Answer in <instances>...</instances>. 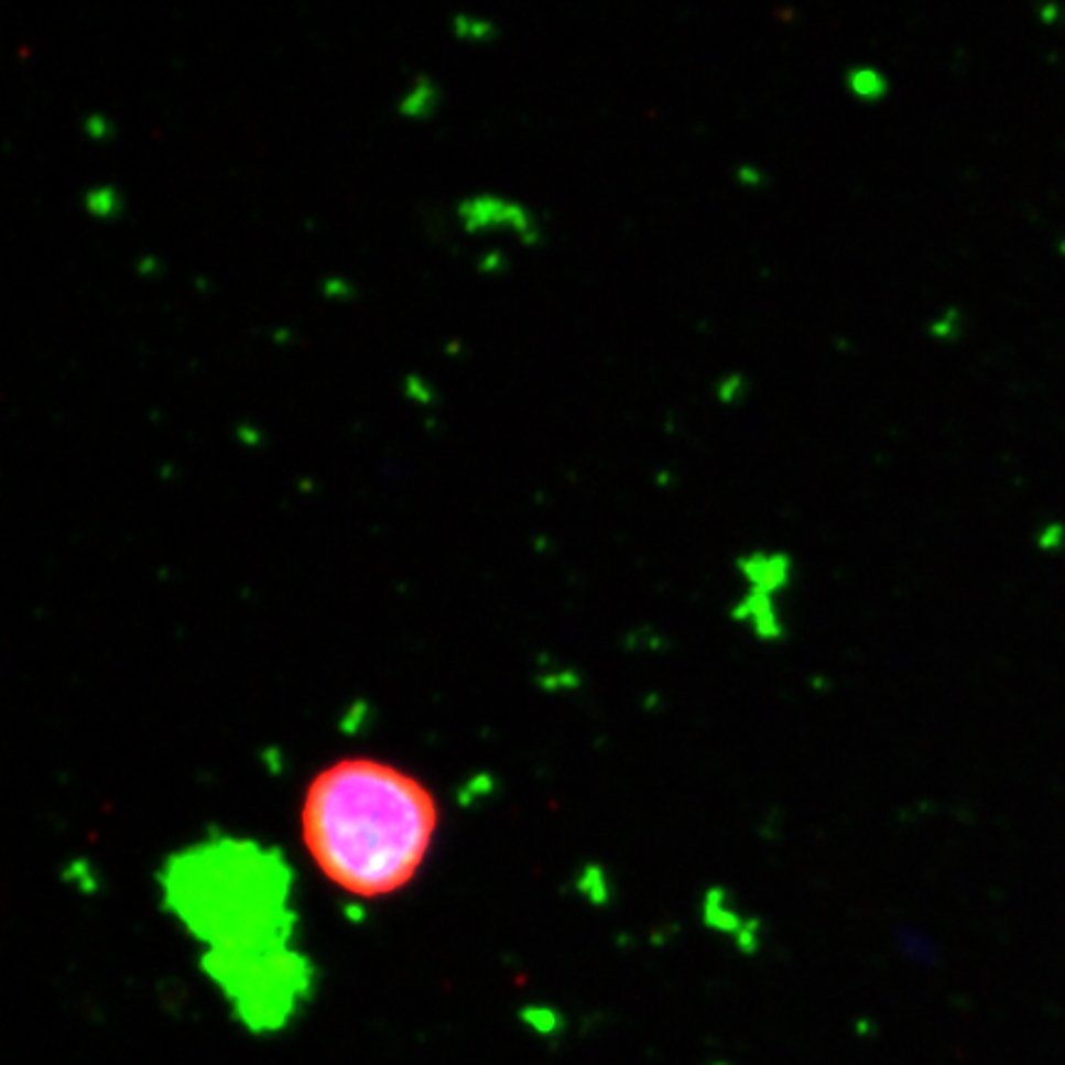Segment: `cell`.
I'll list each match as a JSON object with an SVG mask.
<instances>
[{"mask_svg": "<svg viewBox=\"0 0 1065 1065\" xmlns=\"http://www.w3.org/2000/svg\"><path fill=\"white\" fill-rule=\"evenodd\" d=\"M437 829L425 784L392 764L348 758L308 784L302 832L330 883L350 895L398 893L417 876Z\"/></svg>", "mask_w": 1065, "mask_h": 1065, "instance_id": "1", "label": "cell"}, {"mask_svg": "<svg viewBox=\"0 0 1065 1065\" xmlns=\"http://www.w3.org/2000/svg\"><path fill=\"white\" fill-rule=\"evenodd\" d=\"M457 217L464 232H511L525 247H535L543 240V225L529 205L506 198L499 193L467 195L457 203Z\"/></svg>", "mask_w": 1065, "mask_h": 1065, "instance_id": "2", "label": "cell"}, {"mask_svg": "<svg viewBox=\"0 0 1065 1065\" xmlns=\"http://www.w3.org/2000/svg\"><path fill=\"white\" fill-rule=\"evenodd\" d=\"M700 913L708 930L728 935L742 955H754L760 949V923L752 917H746L732 905V895L726 888H708L706 895H703Z\"/></svg>", "mask_w": 1065, "mask_h": 1065, "instance_id": "3", "label": "cell"}, {"mask_svg": "<svg viewBox=\"0 0 1065 1065\" xmlns=\"http://www.w3.org/2000/svg\"><path fill=\"white\" fill-rule=\"evenodd\" d=\"M736 567L748 589L780 595L792 583L794 561L784 551H748L736 557Z\"/></svg>", "mask_w": 1065, "mask_h": 1065, "instance_id": "4", "label": "cell"}, {"mask_svg": "<svg viewBox=\"0 0 1065 1065\" xmlns=\"http://www.w3.org/2000/svg\"><path fill=\"white\" fill-rule=\"evenodd\" d=\"M732 619L746 622L764 641H778L784 637V624L780 619L778 605H774V595L746 589L740 602L732 607Z\"/></svg>", "mask_w": 1065, "mask_h": 1065, "instance_id": "5", "label": "cell"}, {"mask_svg": "<svg viewBox=\"0 0 1065 1065\" xmlns=\"http://www.w3.org/2000/svg\"><path fill=\"white\" fill-rule=\"evenodd\" d=\"M844 87L856 101H861V105H881V101L891 97V89H893L891 77H888L881 67L866 65V62L846 69Z\"/></svg>", "mask_w": 1065, "mask_h": 1065, "instance_id": "6", "label": "cell"}, {"mask_svg": "<svg viewBox=\"0 0 1065 1065\" xmlns=\"http://www.w3.org/2000/svg\"><path fill=\"white\" fill-rule=\"evenodd\" d=\"M439 99H442V91L437 79L427 75V72H417V75L412 77L410 87L402 91V97L398 101V113L405 119H417V121L430 119L432 113L437 111Z\"/></svg>", "mask_w": 1065, "mask_h": 1065, "instance_id": "7", "label": "cell"}, {"mask_svg": "<svg viewBox=\"0 0 1065 1065\" xmlns=\"http://www.w3.org/2000/svg\"><path fill=\"white\" fill-rule=\"evenodd\" d=\"M452 30L459 40H467V43H493L499 37V25L496 20L474 15V13H454L452 15Z\"/></svg>", "mask_w": 1065, "mask_h": 1065, "instance_id": "8", "label": "cell"}, {"mask_svg": "<svg viewBox=\"0 0 1065 1065\" xmlns=\"http://www.w3.org/2000/svg\"><path fill=\"white\" fill-rule=\"evenodd\" d=\"M81 203H85V210L91 217H97V220H113L121 213V195L109 183L91 185Z\"/></svg>", "mask_w": 1065, "mask_h": 1065, "instance_id": "9", "label": "cell"}, {"mask_svg": "<svg viewBox=\"0 0 1065 1065\" xmlns=\"http://www.w3.org/2000/svg\"><path fill=\"white\" fill-rule=\"evenodd\" d=\"M521 1021L533 1033H537V1036H543V1039L557 1036V1033L565 1029L563 1013L557 1009H547V1007H525L521 1011Z\"/></svg>", "mask_w": 1065, "mask_h": 1065, "instance_id": "10", "label": "cell"}, {"mask_svg": "<svg viewBox=\"0 0 1065 1065\" xmlns=\"http://www.w3.org/2000/svg\"><path fill=\"white\" fill-rule=\"evenodd\" d=\"M961 328H965V316H961L957 306H949L930 320L927 336L933 340H939V344H945V340H955L957 336H961Z\"/></svg>", "mask_w": 1065, "mask_h": 1065, "instance_id": "11", "label": "cell"}, {"mask_svg": "<svg viewBox=\"0 0 1065 1065\" xmlns=\"http://www.w3.org/2000/svg\"><path fill=\"white\" fill-rule=\"evenodd\" d=\"M748 390H750V380L746 376H742V373H738V370H732V373L720 376L716 380V385H713V392H716V400L720 402V405H726V407H732V405H738L740 400H746Z\"/></svg>", "mask_w": 1065, "mask_h": 1065, "instance_id": "12", "label": "cell"}, {"mask_svg": "<svg viewBox=\"0 0 1065 1065\" xmlns=\"http://www.w3.org/2000/svg\"><path fill=\"white\" fill-rule=\"evenodd\" d=\"M81 129H85L89 139L107 141V139H111V133H113V123H111V119L105 117V113H89V117L81 121Z\"/></svg>", "mask_w": 1065, "mask_h": 1065, "instance_id": "13", "label": "cell"}, {"mask_svg": "<svg viewBox=\"0 0 1065 1065\" xmlns=\"http://www.w3.org/2000/svg\"><path fill=\"white\" fill-rule=\"evenodd\" d=\"M405 395L410 400L420 402V405H430V402H434V390L430 388V382L422 376H407L405 378Z\"/></svg>", "mask_w": 1065, "mask_h": 1065, "instance_id": "14", "label": "cell"}, {"mask_svg": "<svg viewBox=\"0 0 1065 1065\" xmlns=\"http://www.w3.org/2000/svg\"><path fill=\"white\" fill-rule=\"evenodd\" d=\"M732 178H736V183L742 185V188H760L764 183V171L754 163H740L736 165V171H732Z\"/></svg>", "mask_w": 1065, "mask_h": 1065, "instance_id": "15", "label": "cell"}, {"mask_svg": "<svg viewBox=\"0 0 1065 1065\" xmlns=\"http://www.w3.org/2000/svg\"><path fill=\"white\" fill-rule=\"evenodd\" d=\"M324 292H326V296H330V298H336V296H338V298H344V296H350V294H354V286H350V284L346 282V279H340V276H330V279H326V282H324Z\"/></svg>", "mask_w": 1065, "mask_h": 1065, "instance_id": "16", "label": "cell"}, {"mask_svg": "<svg viewBox=\"0 0 1065 1065\" xmlns=\"http://www.w3.org/2000/svg\"><path fill=\"white\" fill-rule=\"evenodd\" d=\"M503 267H506L503 252H486L483 260L479 262V269H481V272H486V274H499Z\"/></svg>", "mask_w": 1065, "mask_h": 1065, "instance_id": "17", "label": "cell"}, {"mask_svg": "<svg viewBox=\"0 0 1065 1065\" xmlns=\"http://www.w3.org/2000/svg\"><path fill=\"white\" fill-rule=\"evenodd\" d=\"M1061 537H1063V529H1061V525H1048V529L1043 531V535H1041V545L1043 547H1053V545H1056L1061 541Z\"/></svg>", "mask_w": 1065, "mask_h": 1065, "instance_id": "18", "label": "cell"}, {"mask_svg": "<svg viewBox=\"0 0 1065 1065\" xmlns=\"http://www.w3.org/2000/svg\"><path fill=\"white\" fill-rule=\"evenodd\" d=\"M1058 10L1061 8L1056 3H1046V6L1039 8V15H1041L1043 23H1056V20H1058Z\"/></svg>", "mask_w": 1065, "mask_h": 1065, "instance_id": "19", "label": "cell"}, {"mask_svg": "<svg viewBox=\"0 0 1065 1065\" xmlns=\"http://www.w3.org/2000/svg\"><path fill=\"white\" fill-rule=\"evenodd\" d=\"M237 432H242V439H247V442H257V439H260V437H257V432H254V430L237 427Z\"/></svg>", "mask_w": 1065, "mask_h": 1065, "instance_id": "20", "label": "cell"}, {"mask_svg": "<svg viewBox=\"0 0 1065 1065\" xmlns=\"http://www.w3.org/2000/svg\"><path fill=\"white\" fill-rule=\"evenodd\" d=\"M1061 252H1063V254H1065V240H1063V242H1061Z\"/></svg>", "mask_w": 1065, "mask_h": 1065, "instance_id": "21", "label": "cell"}, {"mask_svg": "<svg viewBox=\"0 0 1065 1065\" xmlns=\"http://www.w3.org/2000/svg\"><path fill=\"white\" fill-rule=\"evenodd\" d=\"M713 1065H728V1063H713Z\"/></svg>", "mask_w": 1065, "mask_h": 1065, "instance_id": "22", "label": "cell"}]
</instances>
